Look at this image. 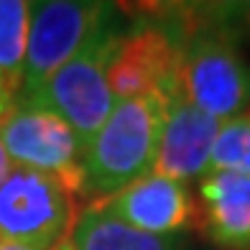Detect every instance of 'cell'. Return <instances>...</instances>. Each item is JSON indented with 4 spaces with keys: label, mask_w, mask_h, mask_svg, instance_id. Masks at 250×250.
<instances>
[{
    "label": "cell",
    "mask_w": 250,
    "mask_h": 250,
    "mask_svg": "<svg viewBox=\"0 0 250 250\" xmlns=\"http://www.w3.org/2000/svg\"><path fill=\"white\" fill-rule=\"evenodd\" d=\"M166 97L120 100L82 153L87 197L105 199L153 171L161 146Z\"/></svg>",
    "instance_id": "cell-1"
},
{
    "label": "cell",
    "mask_w": 250,
    "mask_h": 250,
    "mask_svg": "<svg viewBox=\"0 0 250 250\" xmlns=\"http://www.w3.org/2000/svg\"><path fill=\"white\" fill-rule=\"evenodd\" d=\"M176 5L187 33L179 74L181 95L220 123L248 115L250 62L240 51V43L212 28L204 21L199 3Z\"/></svg>",
    "instance_id": "cell-2"
},
{
    "label": "cell",
    "mask_w": 250,
    "mask_h": 250,
    "mask_svg": "<svg viewBox=\"0 0 250 250\" xmlns=\"http://www.w3.org/2000/svg\"><path fill=\"white\" fill-rule=\"evenodd\" d=\"M125 28L128 26L120 23V10L112 8V13L92 33L82 51L66 62L41 89L23 97L54 110L69 123L82 153L118 102L110 89V64Z\"/></svg>",
    "instance_id": "cell-3"
},
{
    "label": "cell",
    "mask_w": 250,
    "mask_h": 250,
    "mask_svg": "<svg viewBox=\"0 0 250 250\" xmlns=\"http://www.w3.org/2000/svg\"><path fill=\"white\" fill-rule=\"evenodd\" d=\"M184 41L187 33L174 3L164 5V10H141L125 28L110 64V89L115 100L120 102L148 95L168 100L179 95Z\"/></svg>",
    "instance_id": "cell-4"
},
{
    "label": "cell",
    "mask_w": 250,
    "mask_h": 250,
    "mask_svg": "<svg viewBox=\"0 0 250 250\" xmlns=\"http://www.w3.org/2000/svg\"><path fill=\"white\" fill-rule=\"evenodd\" d=\"M0 143L18 168L59 179L77 199H84L82 146L69 123L31 100H16L0 120Z\"/></svg>",
    "instance_id": "cell-5"
},
{
    "label": "cell",
    "mask_w": 250,
    "mask_h": 250,
    "mask_svg": "<svg viewBox=\"0 0 250 250\" xmlns=\"http://www.w3.org/2000/svg\"><path fill=\"white\" fill-rule=\"evenodd\" d=\"M77 214V197L49 174L13 166L0 184V243L51 250L69 237Z\"/></svg>",
    "instance_id": "cell-6"
},
{
    "label": "cell",
    "mask_w": 250,
    "mask_h": 250,
    "mask_svg": "<svg viewBox=\"0 0 250 250\" xmlns=\"http://www.w3.org/2000/svg\"><path fill=\"white\" fill-rule=\"evenodd\" d=\"M110 3L97 0H41L33 3L23 84L18 100L41 89L62 66L74 59L92 33L112 13Z\"/></svg>",
    "instance_id": "cell-7"
},
{
    "label": "cell",
    "mask_w": 250,
    "mask_h": 250,
    "mask_svg": "<svg viewBox=\"0 0 250 250\" xmlns=\"http://www.w3.org/2000/svg\"><path fill=\"white\" fill-rule=\"evenodd\" d=\"M95 202L128 227L148 235H184L194 222V194L189 187L153 171Z\"/></svg>",
    "instance_id": "cell-8"
},
{
    "label": "cell",
    "mask_w": 250,
    "mask_h": 250,
    "mask_svg": "<svg viewBox=\"0 0 250 250\" xmlns=\"http://www.w3.org/2000/svg\"><path fill=\"white\" fill-rule=\"evenodd\" d=\"M220 125V120L209 118L197 105H191L181 92L168 97L153 174L181 181V184L207 176Z\"/></svg>",
    "instance_id": "cell-9"
},
{
    "label": "cell",
    "mask_w": 250,
    "mask_h": 250,
    "mask_svg": "<svg viewBox=\"0 0 250 250\" xmlns=\"http://www.w3.org/2000/svg\"><path fill=\"white\" fill-rule=\"evenodd\" d=\"M191 227L217 250H250V176L232 171L202 176Z\"/></svg>",
    "instance_id": "cell-10"
},
{
    "label": "cell",
    "mask_w": 250,
    "mask_h": 250,
    "mask_svg": "<svg viewBox=\"0 0 250 250\" xmlns=\"http://www.w3.org/2000/svg\"><path fill=\"white\" fill-rule=\"evenodd\" d=\"M74 250H184V235H148L133 230L118 217L105 212L97 202H89L77 214L69 232Z\"/></svg>",
    "instance_id": "cell-11"
},
{
    "label": "cell",
    "mask_w": 250,
    "mask_h": 250,
    "mask_svg": "<svg viewBox=\"0 0 250 250\" xmlns=\"http://www.w3.org/2000/svg\"><path fill=\"white\" fill-rule=\"evenodd\" d=\"M31 16V0H0V92L13 100L23 84Z\"/></svg>",
    "instance_id": "cell-12"
},
{
    "label": "cell",
    "mask_w": 250,
    "mask_h": 250,
    "mask_svg": "<svg viewBox=\"0 0 250 250\" xmlns=\"http://www.w3.org/2000/svg\"><path fill=\"white\" fill-rule=\"evenodd\" d=\"M209 171H232L250 176V112L220 125L209 156Z\"/></svg>",
    "instance_id": "cell-13"
},
{
    "label": "cell",
    "mask_w": 250,
    "mask_h": 250,
    "mask_svg": "<svg viewBox=\"0 0 250 250\" xmlns=\"http://www.w3.org/2000/svg\"><path fill=\"white\" fill-rule=\"evenodd\" d=\"M204 21L225 33L235 43L250 41V0H227V3H199Z\"/></svg>",
    "instance_id": "cell-14"
},
{
    "label": "cell",
    "mask_w": 250,
    "mask_h": 250,
    "mask_svg": "<svg viewBox=\"0 0 250 250\" xmlns=\"http://www.w3.org/2000/svg\"><path fill=\"white\" fill-rule=\"evenodd\" d=\"M13 171V164H10V158H8V153H5V148H3V143H0V184L5 181V176Z\"/></svg>",
    "instance_id": "cell-15"
},
{
    "label": "cell",
    "mask_w": 250,
    "mask_h": 250,
    "mask_svg": "<svg viewBox=\"0 0 250 250\" xmlns=\"http://www.w3.org/2000/svg\"><path fill=\"white\" fill-rule=\"evenodd\" d=\"M0 250H41L36 245H23V243H0Z\"/></svg>",
    "instance_id": "cell-16"
},
{
    "label": "cell",
    "mask_w": 250,
    "mask_h": 250,
    "mask_svg": "<svg viewBox=\"0 0 250 250\" xmlns=\"http://www.w3.org/2000/svg\"><path fill=\"white\" fill-rule=\"evenodd\" d=\"M13 97H5V95H0V120H3L5 115H8V110L13 107Z\"/></svg>",
    "instance_id": "cell-17"
},
{
    "label": "cell",
    "mask_w": 250,
    "mask_h": 250,
    "mask_svg": "<svg viewBox=\"0 0 250 250\" xmlns=\"http://www.w3.org/2000/svg\"><path fill=\"white\" fill-rule=\"evenodd\" d=\"M51 250H74V245H72V240H69V237H64V240H62V243H56Z\"/></svg>",
    "instance_id": "cell-18"
},
{
    "label": "cell",
    "mask_w": 250,
    "mask_h": 250,
    "mask_svg": "<svg viewBox=\"0 0 250 250\" xmlns=\"http://www.w3.org/2000/svg\"><path fill=\"white\" fill-rule=\"evenodd\" d=\"M0 95H3V92H0ZM5 97H8V95H5Z\"/></svg>",
    "instance_id": "cell-19"
}]
</instances>
